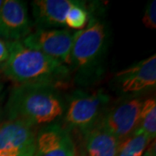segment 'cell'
<instances>
[{"label":"cell","mask_w":156,"mask_h":156,"mask_svg":"<svg viewBox=\"0 0 156 156\" xmlns=\"http://www.w3.org/2000/svg\"><path fill=\"white\" fill-rule=\"evenodd\" d=\"M33 23L26 4L20 0H5L0 9V39L22 42L32 32Z\"/></svg>","instance_id":"obj_8"},{"label":"cell","mask_w":156,"mask_h":156,"mask_svg":"<svg viewBox=\"0 0 156 156\" xmlns=\"http://www.w3.org/2000/svg\"><path fill=\"white\" fill-rule=\"evenodd\" d=\"M109 96L102 91L89 93L76 90L65 101L63 122L65 128L86 135L99 123L107 110Z\"/></svg>","instance_id":"obj_4"},{"label":"cell","mask_w":156,"mask_h":156,"mask_svg":"<svg viewBox=\"0 0 156 156\" xmlns=\"http://www.w3.org/2000/svg\"><path fill=\"white\" fill-rule=\"evenodd\" d=\"M149 142L151 140L145 134L135 130L132 135L121 143L117 156H141Z\"/></svg>","instance_id":"obj_14"},{"label":"cell","mask_w":156,"mask_h":156,"mask_svg":"<svg viewBox=\"0 0 156 156\" xmlns=\"http://www.w3.org/2000/svg\"><path fill=\"white\" fill-rule=\"evenodd\" d=\"M77 0H35L31 2L34 23L37 29L65 27L68 11Z\"/></svg>","instance_id":"obj_10"},{"label":"cell","mask_w":156,"mask_h":156,"mask_svg":"<svg viewBox=\"0 0 156 156\" xmlns=\"http://www.w3.org/2000/svg\"><path fill=\"white\" fill-rule=\"evenodd\" d=\"M75 32L67 29H37L22 44L68 66Z\"/></svg>","instance_id":"obj_6"},{"label":"cell","mask_w":156,"mask_h":156,"mask_svg":"<svg viewBox=\"0 0 156 156\" xmlns=\"http://www.w3.org/2000/svg\"><path fill=\"white\" fill-rule=\"evenodd\" d=\"M35 128L19 121L8 120L0 124V150L35 143Z\"/></svg>","instance_id":"obj_11"},{"label":"cell","mask_w":156,"mask_h":156,"mask_svg":"<svg viewBox=\"0 0 156 156\" xmlns=\"http://www.w3.org/2000/svg\"><path fill=\"white\" fill-rule=\"evenodd\" d=\"M87 156H117L121 141L113 134L96 126L85 136Z\"/></svg>","instance_id":"obj_12"},{"label":"cell","mask_w":156,"mask_h":156,"mask_svg":"<svg viewBox=\"0 0 156 156\" xmlns=\"http://www.w3.org/2000/svg\"><path fill=\"white\" fill-rule=\"evenodd\" d=\"M113 86L119 94L128 98L138 97L139 95L155 89V55L117 72L113 78Z\"/></svg>","instance_id":"obj_5"},{"label":"cell","mask_w":156,"mask_h":156,"mask_svg":"<svg viewBox=\"0 0 156 156\" xmlns=\"http://www.w3.org/2000/svg\"><path fill=\"white\" fill-rule=\"evenodd\" d=\"M35 143L31 145L0 150V156H34Z\"/></svg>","instance_id":"obj_17"},{"label":"cell","mask_w":156,"mask_h":156,"mask_svg":"<svg viewBox=\"0 0 156 156\" xmlns=\"http://www.w3.org/2000/svg\"><path fill=\"white\" fill-rule=\"evenodd\" d=\"M2 88H3V87H2V84H1V82H0V92H1V90H2Z\"/></svg>","instance_id":"obj_21"},{"label":"cell","mask_w":156,"mask_h":156,"mask_svg":"<svg viewBox=\"0 0 156 156\" xmlns=\"http://www.w3.org/2000/svg\"><path fill=\"white\" fill-rule=\"evenodd\" d=\"M76 146L69 131L58 123L43 126L36 133L34 156H75Z\"/></svg>","instance_id":"obj_9"},{"label":"cell","mask_w":156,"mask_h":156,"mask_svg":"<svg viewBox=\"0 0 156 156\" xmlns=\"http://www.w3.org/2000/svg\"><path fill=\"white\" fill-rule=\"evenodd\" d=\"M110 31L106 22L91 14L86 27L74 34L68 67L76 83H96L105 72Z\"/></svg>","instance_id":"obj_1"},{"label":"cell","mask_w":156,"mask_h":156,"mask_svg":"<svg viewBox=\"0 0 156 156\" xmlns=\"http://www.w3.org/2000/svg\"><path fill=\"white\" fill-rule=\"evenodd\" d=\"M65 101L59 89L51 86L23 84L11 89L5 105L8 120L36 128L45 126L63 115Z\"/></svg>","instance_id":"obj_3"},{"label":"cell","mask_w":156,"mask_h":156,"mask_svg":"<svg viewBox=\"0 0 156 156\" xmlns=\"http://www.w3.org/2000/svg\"><path fill=\"white\" fill-rule=\"evenodd\" d=\"M3 2H4V1L0 0V9H1V6H2V5H3Z\"/></svg>","instance_id":"obj_20"},{"label":"cell","mask_w":156,"mask_h":156,"mask_svg":"<svg viewBox=\"0 0 156 156\" xmlns=\"http://www.w3.org/2000/svg\"><path fill=\"white\" fill-rule=\"evenodd\" d=\"M155 152V143L153 142L150 143V145L148 146V147L146 149L144 154L141 156H156Z\"/></svg>","instance_id":"obj_19"},{"label":"cell","mask_w":156,"mask_h":156,"mask_svg":"<svg viewBox=\"0 0 156 156\" xmlns=\"http://www.w3.org/2000/svg\"><path fill=\"white\" fill-rule=\"evenodd\" d=\"M143 23L147 28H156V2L155 0L150 1L146 7L145 12L142 18Z\"/></svg>","instance_id":"obj_16"},{"label":"cell","mask_w":156,"mask_h":156,"mask_svg":"<svg viewBox=\"0 0 156 156\" xmlns=\"http://www.w3.org/2000/svg\"><path fill=\"white\" fill-rule=\"evenodd\" d=\"M90 11L83 1H77L69 9L65 17V27L71 30H83L86 27L90 17Z\"/></svg>","instance_id":"obj_15"},{"label":"cell","mask_w":156,"mask_h":156,"mask_svg":"<svg viewBox=\"0 0 156 156\" xmlns=\"http://www.w3.org/2000/svg\"><path fill=\"white\" fill-rule=\"evenodd\" d=\"M7 44L9 56L2 71L17 85L37 84L59 89L71 80V73L67 65L27 48L22 42Z\"/></svg>","instance_id":"obj_2"},{"label":"cell","mask_w":156,"mask_h":156,"mask_svg":"<svg viewBox=\"0 0 156 156\" xmlns=\"http://www.w3.org/2000/svg\"><path fill=\"white\" fill-rule=\"evenodd\" d=\"M142 101L139 97L128 98L106 110L96 126L103 128L122 142L135 131Z\"/></svg>","instance_id":"obj_7"},{"label":"cell","mask_w":156,"mask_h":156,"mask_svg":"<svg viewBox=\"0 0 156 156\" xmlns=\"http://www.w3.org/2000/svg\"><path fill=\"white\" fill-rule=\"evenodd\" d=\"M9 56V48L8 44L4 40L0 39V70H2V68Z\"/></svg>","instance_id":"obj_18"},{"label":"cell","mask_w":156,"mask_h":156,"mask_svg":"<svg viewBox=\"0 0 156 156\" xmlns=\"http://www.w3.org/2000/svg\"><path fill=\"white\" fill-rule=\"evenodd\" d=\"M136 131L145 134L151 141L156 136V101L149 98L142 101Z\"/></svg>","instance_id":"obj_13"}]
</instances>
